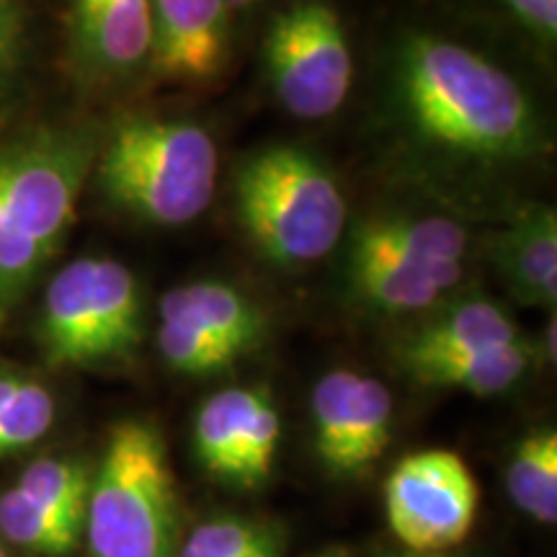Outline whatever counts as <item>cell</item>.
I'll return each mask as SVG.
<instances>
[{"instance_id": "6da1fadb", "label": "cell", "mask_w": 557, "mask_h": 557, "mask_svg": "<svg viewBox=\"0 0 557 557\" xmlns=\"http://www.w3.org/2000/svg\"><path fill=\"white\" fill-rule=\"evenodd\" d=\"M389 101L418 148L472 165L524 163L545 150L527 88L485 54L426 32L403 34Z\"/></svg>"}, {"instance_id": "7a4b0ae2", "label": "cell", "mask_w": 557, "mask_h": 557, "mask_svg": "<svg viewBox=\"0 0 557 557\" xmlns=\"http://www.w3.org/2000/svg\"><path fill=\"white\" fill-rule=\"evenodd\" d=\"M94 160V139L73 129H41L0 148V318L58 253Z\"/></svg>"}, {"instance_id": "3957f363", "label": "cell", "mask_w": 557, "mask_h": 557, "mask_svg": "<svg viewBox=\"0 0 557 557\" xmlns=\"http://www.w3.org/2000/svg\"><path fill=\"white\" fill-rule=\"evenodd\" d=\"M96 156L107 199L148 225H189L218 189V145L194 122L135 116L111 132Z\"/></svg>"}, {"instance_id": "277c9868", "label": "cell", "mask_w": 557, "mask_h": 557, "mask_svg": "<svg viewBox=\"0 0 557 557\" xmlns=\"http://www.w3.org/2000/svg\"><path fill=\"white\" fill-rule=\"evenodd\" d=\"M235 218L276 267L320 261L344 238L348 207L336 176L318 156L271 145L243 160L233 178Z\"/></svg>"}, {"instance_id": "5b68a950", "label": "cell", "mask_w": 557, "mask_h": 557, "mask_svg": "<svg viewBox=\"0 0 557 557\" xmlns=\"http://www.w3.org/2000/svg\"><path fill=\"white\" fill-rule=\"evenodd\" d=\"M83 534L88 557H176V485L160 431L148 421L109 431L90 480Z\"/></svg>"}, {"instance_id": "8992f818", "label": "cell", "mask_w": 557, "mask_h": 557, "mask_svg": "<svg viewBox=\"0 0 557 557\" xmlns=\"http://www.w3.org/2000/svg\"><path fill=\"white\" fill-rule=\"evenodd\" d=\"M143 292L124 263L86 256L52 276L39 310V344L52 367H94L143 344Z\"/></svg>"}, {"instance_id": "52a82bcc", "label": "cell", "mask_w": 557, "mask_h": 557, "mask_svg": "<svg viewBox=\"0 0 557 557\" xmlns=\"http://www.w3.org/2000/svg\"><path fill=\"white\" fill-rule=\"evenodd\" d=\"M269 86L292 116L315 122L344 107L354 62L344 21L325 0H295L263 39Z\"/></svg>"}, {"instance_id": "ba28073f", "label": "cell", "mask_w": 557, "mask_h": 557, "mask_svg": "<svg viewBox=\"0 0 557 557\" xmlns=\"http://www.w3.org/2000/svg\"><path fill=\"white\" fill-rule=\"evenodd\" d=\"M478 500L468 462L449 449L403 457L385 483L387 524L410 553H444L468 540Z\"/></svg>"}, {"instance_id": "9c48e42d", "label": "cell", "mask_w": 557, "mask_h": 557, "mask_svg": "<svg viewBox=\"0 0 557 557\" xmlns=\"http://www.w3.org/2000/svg\"><path fill=\"white\" fill-rule=\"evenodd\" d=\"M312 447L338 478H357L385 455L393 438V395L380 380L336 369L310 398Z\"/></svg>"}, {"instance_id": "30bf717a", "label": "cell", "mask_w": 557, "mask_h": 557, "mask_svg": "<svg viewBox=\"0 0 557 557\" xmlns=\"http://www.w3.org/2000/svg\"><path fill=\"white\" fill-rule=\"evenodd\" d=\"M227 0H150L148 65L163 81L209 83L230 58Z\"/></svg>"}, {"instance_id": "8fae6325", "label": "cell", "mask_w": 557, "mask_h": 557, "mask_svg": "<svg viewBox=\"0 0 557 557\" xmlns=\"http://www.w3.org/2000/svg\"><path fill=\"white\" fill-rule=\"evenodd\" d=\"M348 284L361 308L377 315H418L447 297L462 278V269H436L382 246L354 230L348 248Z\"/></svg>"}, {"instance_id": "7c38bea8", "label": "cell", "mask_w": 557, "mask_h": 557, "mask_svg": "<svg viewBox=\"0 0 557 557\" xmlns=\"http://www.w3.org/2000/svg\"><path fill=\"white\" fill-rule=\"evenodd\" d=\"M519 338L524 336L500 305L487 297H462L455 302L434 305L423 323L398 341L395 359L406 367L413 361L487 351V348L517 344Z\"/></svg>"}, {"instance_id": "4fadbf2b", "label": "cell", "mask_w": 557, "mask_h": 557, "mask_svg": "<svg viewBox=\"0 0 557 557\" xmlns=\"http://www.w3.org/2000/svg\"><path fill=\"white\" fill-rule=\"evenodd\" d=\"M491 259L517 302L553 310L557 302L555 207L534 205L521 209L511 225L493 238Z\"/></svg>"}, {"instance_id": "5bb4252c", "label": "cell", "mask_w": 557, "mask_h": 557, "mask_svg": "<svg viewBox=\"0 0 557 557\" xmlns=\"http://www.w3.org/2000/svg\"><path fill=\"white\" fill-rule=\"evenodd\" d=\"M160 320H176L205 331L246 357L267 338L269 323L259 305L222 282H194L165 292Z\"/></svg>"}, {"instance_id": "9a60e30c", "label": "cell", "mask_w": 557, "mask_h": 557, "mask_svg": "<svg viewBox=\"0 0 557 557\" xmlns=\"http://www.w3.org/2000/svg\"><path fill=\"white\" fill-rule=\"evenodd\" d=\"M534 359H537V346L529 338H519L517 344L487 348V351L413 361L400 369L421 387L457 389L478 398H491L521 382Z\"/></svg>"}, {"instance_id": "2e32d148", "label": "cell", "mask_w": 557, "mask_h": 557, "mask_svg": "<svg viewBox=\"0 0 557 557\" xmlns=\"http://www.w3.org/2000/svg\"><path fill=\"white\" fill-rule=\"evenodd\" d=\"M75 50L96 75H127L150 60V0H109L86 29L75 32Z\"/></svg>"}, {"instance_id": "e0dca14e", "label": "cell", "mask_w": 557, "mask_h": 557, "mask_svg": "<svg viewBox=\"0 0 557 557\" xmlns=\"http://www.w3.org/2000/svg\"><path fill=\"white\" fill-rule=\"evenodd\" d=\"M256 389H222L199 408L194 423V451L209 475L238 483L240 444L253 408Z\"/></svg>"}, {"instance_id": "ac0fdd59", "label": "cell", "mask_w": 557, "mask_h": 557, "mask_svg": "<svg viewBox=\"0 0 557 557\" xmlns=\"http://www.w3.org/2000/svg\"><path fill=\"white\" fill-rule=\"evenodd\" d=\"M508 496L540 524L557 521V434L540 429L521 438L506 468Z\"/></svg>"}, {"instance_id": "d6986e66", "label": "cell", "mask_w": 557, "mask_h": 557, "mask_svg": "<svg viewBox=\"0 0 557 557\" xmlns=\"http://www.w3.org/2000/svg\"><path fill=\"white\" fill-rule=\"evenodd\" d=\"M81 537V527L26 496L21 487L0 493V540L9 545L39 557H67Z\"/></svg>"}, {"instance_id": "ffe728a7", "label": "cell", "mask_w": 557, "mask_h": 557, "mask_svg": "<svg viewBox=\"0 0 557 557\" xmlns=\"http://www.w3.org/2000/svg\"><path fill=\"white\" fill-rule=\"evenodd\" d=\"M52 393L41 382L16 372H0V457L37 444L52 429Z\"/></svg>"}, {"instance_id": "44dd1931", "label": "cell", "mask_w": 557, "mask_h": 557, "mask_svg": "<svg viewBox=\"0 0 557 557\" xmlns=\"http://www.w3.org/2000/svg\"><path fill=\"white\" fill-rule=\"evenodd\" d=\"M90 480L94 472L81 459L65 457H41L21 472L16 487L39 504L52 508L70 524H86V506L90 496Z\"/></svg>"}, {"instance_id": "7402d4cb", "label": "cell", "mask_w": 557, "mask_h": 557, "mask_svg": "<svg viewBox=\"0 0 557 557\" xmlns=\"http://www.w3.org/2000/svg\"><path fill=\"white\" fill-rule=\"evenodd\" d=\"M284 534L259 519L220 517L186 537L176 557H282Z\"/></svg>"}, {"instance_id": "603a6c76", "label": "cell", "mask_w": 557, "mask_h": 557, "mask_svg": "<svg viewBox=\"0 0 557 557\" xmlns=\"http://www.w3.org/2000/svg\"><path fill=\"white\" fill-rule=\"evenodd\" d=\"M158 348L160 357H163L173 372L189 374V377L220 374L240 359L235 348H230L205 331L191 329L186 323H176V320H160Z\"/></svg>"}, {"instance_id": "cb8c5ba5", "label": "cell", "mask_w": 557, "mask_h": 557, "mask_svg": "<svg viewBox=\"0 0 557 557\" xmlns=\"http://www.w3.org/2000/svg\"><path fill=\"white\" fill-rule=\"evenodd\" d=\"M278 438H282V418L267 393L256 389L253 408H250L246 434L240 444L238 483L240 487H259L274 472Z\"/></svg>"}, {"instance_id": "d4e9b609", "label": "cell", "mask_w": 557, "mask_h": 557, "mask_svg": "<svg viewBox=\"0 0 557 557\" xmlns=\"http://www.w3.org/2000/svg\"><path fill=\"white\" fill-rule=\"evenodd\" d=\"M521 29L537 37L542 45L557 39V0H496Z\"/></svg>"}, {"instance_id": "484cf974", "label": "cell", "mask_w": 557, "mask_h": 557, "mask_svg": "<svg viewBox=\"0 0 557 557\" xmlns=\"http://www.w3.org/2000/svg\"><path fill=\"white\" fill-rule=\"evenodd\" d=\"M21 29H24L21 0H0V90H3L5 81L13 73V65H16Z\"/></svg>"}, {"instance_id": "4316f807", "label": "cell", "mask_w": 557, "mask_h": 557, "mask_svg": "<svg viewBox=\"0 0 557 557\" xmlns=\"http://www.w3.org/2000/svg\"><path fill=\"white\" fill-rule=\"evenodd\" d=\"M107 5L109 0H73V34L86 29Z\"/></svg>"}, {"instance_id": "83f0119b", "label": "cell", "mask_w": 557, "mask_h": 557, "mask_svg": "<svg viewBox=\"0 0 557 557\" xmlns=\"http://www.w3.org/2000/svg\"><path fill=\"white\" fill-rule=\"evenodd\" d=\"M372 557H444V553H410L406 549V553H374Z\"/></svg>"}, {"instance_id": "f1b7e54d", "label": "cell", "mask_w": 557, "mask_h": 557, "mask_svg": "<svg viewBox=\"0 0 557 557\" xmlns=\"http://www.w3.org/2000/svg\"><path fill=\"white\" fill-rule=\"evenodd\" d=\"M230 3V9H250V5H256V3H263V0H227Z\"/></svg>"}, {"instance_id": "f546056e", "label": "cell", "mask_w": 557, "mask_h": 557, "mask_svg": "<svg viewBox=\"0 0 557 557\" xmlns=\"http://www.w3.org/2000/svg\"><path fill=\"white\" fill-rule=\"evenodd\" d=\"M315 557H351V555H348L346 549L333 547V549H325V553H320V555H315Z\"/></svg>"}, {"instance_id": "4dcf8cb0", "label": "cell", "mask_w": 557, "mask_h": 557, "mask_svg": "<svg viewBox=\"0 0 557 557\" xmlns=\"http://www.w3.org/2000/svg\"><path fill=\"white\" fill-rule=\"evenodd\" d=\"M0 557H11L9 553H5V547H3V540H0Z\"/></svg>"}]
</instances>
